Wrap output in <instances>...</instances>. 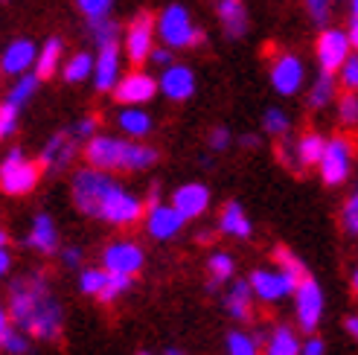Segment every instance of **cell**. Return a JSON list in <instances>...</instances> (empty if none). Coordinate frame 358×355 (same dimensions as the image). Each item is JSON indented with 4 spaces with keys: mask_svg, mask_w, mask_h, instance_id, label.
Here are the masks:
<instances>
[{
    "mask_svg": "<svg viewBox=\"0 0 358 355\" xmlns=\"http://www.w3.org/2000/svg\"><path fill=\"white\" fill-rule=\"evenodd\" d=\"M15 126H17V108L12 102H3L0 105V140L9 137L15 131Z\"/></svg>",
    "mask_w": 358,
    "mask_h": 355,
    "instance_id": "41",
    "label": "cell"
},
{
    "mask_svg": "<svg viewBox=\"0 0 358 355\" xmlns=\"http://www.w3.org/2000/svg\"><path fill=\"white\" fill-rule=\"evenodd\" d=\"M6 271H9V254H6V247H0V277Z\"/></svg>",
    "mask_w": 358,
    "mask_h": 355,
    "instance_id": "52",
    "label": "cell"
},
{
    "mask_svg": "<svg viewBox=\"0 0 358 355\" xmlns=\"http://www.w3.org/2000/svg\"><path fill=\"white\" fill-rule=\"evenodd\" d=\"M29 245L35 247V251L41 254H52L59 245V233H56V224H52L50 216H38L32 224V233H29Z\"/></svg>",
    "mask_w": 358,
    "mask_h": 355,
    "instance_id": "23",
    "label": "cell"
},
{
    "mask_svg": "<svg viewBox=\"0 0 358 355\" xmlns=\"http://www.w3.org/2000/svg\"><path fill=\"white\" fill-rule=\"evenodd\" d=\"M227 352L230 355H257V347H254V341H250L248 335L230 332L227 335Z\"/></svg>",
    "mask_w": 358,
    "mask_h": 355,
    "instance_id": "38",
    "label": "cell"
},
{
    "mask_svg": "<svg viewBox=\"0 0 358 355\" xmlns=\"http://www.w3.org/2000/svg\"><path fill=\"white\" fill-rule=\"evenodd\" d=\"M207 265H210V277H213V286L210 289H216L219 282L234 277V259H230L227 254H213Z\"/></svg>",
    "mask_w": 358,
    "mask_h": 355,
    "instance_id": "35",
    "label": "cell"
},
{
    "mask_svg": "<svg viewBox=\"0 0 358 355\" xmlns=\"http://www.w3.org/2000/svg\"><path fill=\"white\" fill-rule=\"evenodd\" d=\"M0 347H3L9 355H27L29 341H27V335H21V332H15V329H9V326H6L3 338H0Z\"/></svg>",
    "mask_w": 358,
    "mask_h": 355,
    "instance_id": "37",
    "label": "cell"
},
{
    "mask_svg": "<svg viewBox=\"0 0 358 355\" xmlns=\"http://www.w3.org/2000/svg\"><path fill=\"white\" fill-rule=\"evenodd\" d=\"M149 59H152L157 67H166V64H172V50H169V47H152V50H149Z\"/></svg>",
    "mask_w": 358,
    "mask_h": 355,
    "instance_id": "48",
    "label": "cell"
},
{
    "mask_svg": "<svg viewBox=\"0 0 358 355\" xmlns=\"http://www.w3.org/2000/svg\"><path fill=\"white\" fill-rule=\"evenodd\" d=\"M24 329H29L35 338H44V341L56 338V335L62 332V306L50 294H41Z\"/></svg>",
    "mask_w": 358,
    "mask_h": 355,
    "instance_id": "10",
    "label": "cell"
},
{
    "mask_svg": "<svg viewBox=\"0 0 358 355\" xmlns=\"http://www.w3.org/2000/svg\"><path fill=\"white\" fill-rule=\"evenodd\" d=\"M102 282H105V271H85L82 280H79V286H82L85 294H99Z\"/></svg>",
    "mask_w": 358,
    "mask_h": 355,
    "instance_id": "44",
    "label": "cell"
},
{
    "mask_svg": "<svg viewBox=\"0 0 358 355\" xmlns=\"http://www.w3.org/2000/svg\"><path fill=\"white\" fill-rule=\"evenodd\" d=\"M224 306H227V312L234 314V317L245 321V317L250 314V286H248V282H236V286L230 289Z\"/></svg>",
    "mask_w": 358,
    "mask_h": 355,
    "instance_id": "26",
    "label": "cell"
},
{
    "mask_svg": "<svg viewBox=\"0 0 358 355\" xmlns=\"http://www.w3.org/2000/svg\"><path fill=\"white\" fill-rule=\"evenodd\" d=\"M338 117H341L344 126H355V117H358V99L355 94H344L341 102H338Z\"/></svg>",
    "mask_w": 358,
    "mask_h": 355,
    "instance_id": "39",
    "label": "cell"
},
{
    "mask_svg": "<svg viewBox=\"0 0 358 355\" xmlns=\"http://www.w3.org/2000/svg\"><path fill=\"white\" fill-rule=\"evenodd\" d=\"M297 352H300V344L292 329L280 326L271 332V338H268V355H297Z\"/></svg>",
    "mask_w": 358,
    "mask_h": 355,
    "instance_id": "27",
    "label": "cell"
},
{
    "mask_svg": "<svg viewBox=\"0 0 358 355\" xmlns=\"http://www.w3.org/2000/svg\"><path fill=\"white\" fill-rule=\"evenodd\" d=\"M96 131V119L94 117H85L76 122V129H73V137H94Z\"/></svg>",
    "mask_w": 358,
    "mask_h": 355,
    "instance_id": "49",
    "label": "cell"
},
{
    "mask_svg": "<svg viewBox=\"0 0 358 355\" xmlns=\"http://www.w3.org/2000/svg\"><path fill=\"white\" fill-rule=\"evenodd\" d=\"M64 262L67 265H79L82 262V251H79V247H67V251H64Z\"/></svg>",
    "mask_w": 358,
    "mask_h": 355,
    "instance_id": "51",
    "label": "cell"
},
{
    "mask_svg": "<svg viewBox=\"0 0 358 355\" xmlns=\"http://www.w3.org/2000/svg\"><path fill=\"white\" fill-rule=\"evenodd\" d=\"M303 76H306V70H303V61L297 56H280L271 67V82L277 87V94L282 96H292L300 91V85H303Z\"/></svg>",
    "mask_w": 358,
    "mask_h": 355,
    "instance_id": "14",
    "label": "cell"
},
{
    "mask_svg": "<svg viewBox=\"0 0 358 355\" xmlns=\"http://www.w3.org/2000/svg\"><path fill=\"white\" fill-rule=\"evenodd\" d=\"M117 122H120V129H122L125 134H131V137H146V134L152 131V117H149L146 111H140V108H125V111H120Z\"/></svg>",
    "mask_w": 358,
    "mask_h": 355,
    "instance_id": "25",
    "label": "cell"
},
{
    "mask_svg": "<svg viewBox=\"0 0 358 355\" xmlns=\"http://www.w3.org/2000/svg\"><path fill=\"white\" fill-rule=\"evenodd\" d=\"M76 154V143L70 140L67 134H52L50 143L44 146L41 152V166H50V169H64Z\"/></svg>",
    "mask_w": 358,
    "mask_h": 355,
    "instance_id": "20",
    "label": "cell"
},
{
    "mask_svg": "<svg viewBox=\"0 0 358 355\" xmlns=\"http://www.w3.org/2000/svg\"><path fill=\"white\" fill-rule=\"evenodd\" d=\"M324 143L327 140L320 137V134H306V137H300V143H297V161L300 164H306V166H315L320 161V154H324Z\"/></svg>",
    "mask_w": 358,
    "mask_h": 355,
    "instance_id": "28",
    "label": "cell"
},
{
    "mask_svg": "<svg viewBox=\"0 0 358 355\" xmlns=\"http://www.w3.org/2000/svg\"><path fill=\"white\" fill-rule=\"evenodd\" d=\"M324 352H327V344L324 341H320V338H309L306 344L300 347L297 355H324Z\"/></svg>",
    "mask_w": 358,
    "mask_h": 355,
    "instance_id": "50",
    "label": "cell"
},
{
    "mask_svg": "<svg viewBox=\"0 0 358 355\" xmlns=\"http://www.w3.org/2000/svg\"><path fill=\"white\" fill-rule=\"evenodd\" d=\"M344 326H347V332H350V335H355V332H358V321H355V317H350V321H347Z\"/></svg>",
    "mask_w": 358,
    "mask_h": 355,
    "instance_id": "54",
    "label": "cell"
},
{
    "mask_svg": "<svg viewBox=\"0 0 358 355\" xmlns=\"http://www.w3.org/2000/svg\"><path fill=\"white\" fill-rule=\"evenodd\" d=\"M303 277H294L289 271H280V274H271V271H254L250 274V294H257L259 300H280L285 294H292L297 289V282Z\"/></svg>",
    "mask_w": 358,
    "mask_h": 355,
    "instance_id": "11",
    "label": "cell"
},
{
    "mask_svg": "<svg viewBox=\"0 0 358 355\" xmlns=\"http://www.w3.org/2000/svg\"><path fill=\"white\" fill-rule=\"evenodd\" d=\"M125 149L129 143L117 137H87L85 157L94 169H125Z\"/></svg>",
    "mask_w": 358,
    "mask_h": 355,
    "instance_id": "8",
    "label": "cell"
},
{
    "mask_svg": "<svg viewBox=\"0 0 358 355\" xmlns=\"http://www.w3.org/2000/svg\"><path fill=\"white\" fill-rule=\"evenodd\" d=\"M242 146H248V149L257 146V137H254V134H245V137H242Z\"/></svg>",
    "mask_w": 358,
    "mask_h": 355,
    "instance_id": "55",
    "label": "cell"
},
{
    "mask_svg": "<svg viewBox=\"0 0 358 355\" xmlns=\"http://www.w3.org/2000/svg\"><path fill=\"white\" fill-rule=\"evenodd\" d=\"M344 230L352 233V236L358 230V195H352V198L344 204Z\"/></svg>",
    "mask_w": 358,
    "mask_h": 355,
    "instance_id": "45",
    "label": "cell"
},
{
    "mask_svg": "<svg viewBox=\"0 0 358 355\" xmlns=\"http://www.w3.org/2000/svg\"><path fill=\"white\" fill-rule=\"evenodd\" d=\"M219 224H222L224 233H230V236H239V239H248L250 236V219L245 216L242 204H236V201H227L224 204Z\"/></svg>",
    "mask_w": 358,
    "mask_h": 355,
    "instance_id": "24",
    "label": "cell"
},
{
    "mask_svg": "<svg viewBox=\"0 0 358 355\" xmlns=\"http://www.w3.org/2000/svg\"><path fill=\"white\" fill-rule=\"evenodd\" d=\"M35 184H38V164L32 161H24V154L12 149L6 154L3 166H0V187H3V192L9 195H24L29 192Z\"/></svg>",
    "mask_w": 358,
    "mask_h": 355,
    "instance_id": "4",
    "label": "cell"
},
{
    "mask_svg": "<svg viewBox=\"0 0 358 355\" xmlns=\"http://www.w3.org/2000/svg\"><path fill=\"white\" fill-rule=\"evenodd\" d=\"M111 91H114L117 102H122V105H143L157 94V82L149 73L134 70V73H129L125 79H117V85L111 87Z\"/></svg>",
    "mask_w": 358,
    "mask_h": 355,
    "instance_id": "12",
    "label": "cell"
},
{
    "mask_svg": "<svg viewBox=\"0 0 358 355\" xmlns=\"http://www.w3.org/2000/svg\"><path fill=\"white\" fill-rule=\"evenodd\" d=\"M6 245V233H3V230H0V247H3Z\"/></svg>",
    "mask_w": 358,
    "mask_h": 355,
    "instance_id": "57",
    "label": "cell"
},
{
    "mask_svg": "<svg viewBox=\"0 0 358 355\" xmlns=\"http://www.w3.org/2000/svg\"><path fill=\"white\" fill-rule=\"evenodd\" d=\"M262 126H265L268 134L282 137L285 131H289V117H285L280 108H268V111H265V119H262Z\"/></svg>",
    "mask_w": 358,
    "mask_h": 355,
    "instance_id": "36",
    "label": "cell"
},
{
    "mask_svg": "<svg viewBox=\"0 0 358 355\" xmlns=\"http://www.w3.org/2000/svg\"><path fill=\"white\" fill-rule=\"evenodd\" d=\"M306 9H309L315 24H327L329 21V0H306Z\"/></svg>",
    "mask_w": 358,
    "mask_h": 355,
    "instance_id": "46",
    "label": "cell"
},
{
    "mask_svg": "<svg viewBox=\"0 0 358 355\" xmlns=\"http://www.w3.org/2000/svg\"><path fill=\"white\" fill-rule=\"evenodd\" d=\"M338 70H341V82H344L347 91H355V85H358V59L355 56H347V61L338 67Z\"/></svg>",
    "mask_w": 358,
    "mask_h": 355,
    "instance_id": "43",
    "label": "cell"
},
{
    "mask_svg": "<svg viewBox=\"0 0 358 355\" xmlns=\"http://www.w3.org/2000/svg\"><path fill=\"white\" fill-rule=\"evenodd\" d=\"M155 47V17L149 12H140L129 32H125V56L134 64H143L149 59V50Z\"/></svg>",
    "mask_w": 358,
    "mask_h": 355,
    "instance_id": "9",
    "label": "cell"
},
{
    "mask_svg": "<svg viewBox=\"0 0 358 355\" xmlns=\"http://www.w3.org/2000/svg\"><path fill=\"white\" fill-rule=\"evenodd\" d=\"M131 289V277L129 274H114V271H105V282H102V289H99V300L102 303H111V300H117L122 291H129Z\"/></svg>",
    "mask_w": 358,
    "mask_h": 355,
    "instance_id": "29",
    "label": "cell"
},
{
    "mask_svg": "<svg viewBox=\"0 0 358 355\" xmlns=\"http://www.w3.org/2000/svg\"><path fill=\"white\" fill-rule=\"evenodd\" d=\"M59 61H62V38H50L38 52H35V61H32L35 76L50 79L59 70Z\"/></svg>",
    "mask_w": 358,
    "mask_h": 355,
    "instance_id": "22",
    "label": "cell"
},
{
    "mask_svg": "<svg viewBox=\"0 0 358 355\" xmlns=\"http://www.w3.org/2000/svg\"><path fill=\"white\" fill-rule=\"evenodd\" d=\"M91 76L96 82V91H111L120 79V44H102L96 52V61Z\"/></svg>",
    "mask_w": 358,
    "mask_h": 355,
    "instance_id": "15",
    "label": "cell"
},
{
    "mask_svg": "<svg viewBox=\"0 0 358 355\" xmlns=\"http://www.w3.org/2000/svg\"><path fill=\"white\" fill-rule=\"evenodd\" d=\"M320 175L329 187L344 184L352 172V146L347 137H332L329 143H324V154H320Z\"/></svg>",
    "mask_w": 358,
    "mask_h": 355,
    "instance_id": "3",
    "label": "cell"
},
{
    "mask_svg": "<svg viewBox=\"0 0 358 355\" xmlns=\"http://www.w3.org/2000/svg\"><path fill=\"white\" fill-rule=\"evenodd\" d=\"M219 17L230 38H242L248 32V12L242 6V0H219Z\"/></svg>",
    "mask_w": 358,
    "mask_h": 355,
    "instance_id": "21",
    "label": "cell"
},
{
    "mask_svg": "<svg viewBox=\"0 0 358 355\" xmlns=\"http://www.w3.org/2000/svg\"><path fill=\"white\" fill-rule=\"evenodd\" d=\"M114 187L117 184L102 169H85V172H79L73 178V201H76V207L85 212V216H96L102 198Z\"/></svg>",
    "mask_w": 358,
    "mask_h": 355,
    "instance_id": "2",
    "label": "cell"
},
{
    "mask_svg": "<svg viewBox=\"0 0 358 355\" xmlns=\"http://www.w3.org/2000/svg\"><path fill=\"white\" fill-rule=\"evenodd\" d=\"M207 204H210V189L204 184H187L181 189H175V195H172V207L181 212L184 219L201 216Z\"/></svg>",
    "mask_w": 358,
    "mask_h": 355,
    "instance_id": "17",
    "label": "cell"
},
{
    "mask_svg": "<svg viewBox=\"0 0 358 355\" xmlns=\"http://www.w3.org/2000/svg\"><path fill=\"white\" fill-rule=\"evenodd\" d=\"M155 161H157V152L149 146L129 143V149H125V169H149Z\"/></svg>",
    "mask_w": 358,
    "mask_h": 355,
    "instance_id": "33",
    "label": "cell"
},
{
    "mask_svg": "<svg viewBox=\"0 0 358 355\" xmlns=\"http://www.w3.org/2000/svg\"><path fill=\"white\" fill-rule=\"evenodd\" d=\"M166 355H181V349H175V347H169V349H166Z\"/></svg>",
    "mask_w": 358,
    "mask_h": 355,
    "instance_id": "56",
    "label": "cell"
},
{
    "mask_svg": "<svg viewBox=\"0 0 358 355\" xmlns=\"http://www.w3.org/2000/svg\"><path fill=\"white\" fill-rule=\"evenodd\" d=\"M35 44L29 41V38H17V41H12L9 47H6V52H3V70L6 73H27V70L32 67V61H35Z\"/></svg>",
    "mask_w": 358,
    "mask_h": 355,
    "instance_id": "19",
    "label": "cell"
},
{
    "mask_svg": "<svg viewBox=\"0 0 358 355\" xmlns=\"http://www.w3.org/2000/svg\"><path fill=\"white\" fill-rule=\"evenodd\" d=\"M38 76H35V73H21V79H17V85L12 87V91H9V96H6V102H12L15 105V108H21V105L35 94V87H38Z\"/></svg>",
    "mask_w": 358,
    "mask_h": 355,
    "instance_id": "34",
    "label": "cell"
},
{
    "mask_svg": "<svg viewBox=\"0 0 358 355\" xmlns=\"http://www.w3.org/2000/svg\"><path fill=\"white\" fill-rule=\"evenodd\" d=\"M3 332H6V312L0 306V338H3Z\"/></svg>",
    "mask_w": 358,
    "mask_h": 355,
    "instance_id": "53",
    "label": "cell"
},
{
    "mask_svg": "<svg viewBox=\"0 0 358 355\" xmlns=\"http://www.w3.org/2000/svg\"><path fill=\"white\" fill-rule=\"evenodd\" d=\"M352 50V41L347 38L344 29H335V27H327L320 32L317 38V61H320V70L324 73H335L341 67Z\"/></svg>",
    "mask_w": 358,
    "mask_h": 355,
    "instance_id": "5",
    "label": "cell"
},
{
    "mask_svg": "<svg viewBox=\"0 0 358 355\" xmlns=\"http://www.w3.org/2000/svg\"><path fill=\"white\" fill-rule=\"evenodd\" d=\"M76 6L94 21V17H105V15L111 12L114 0H76Z\"/></svg>",
    "mask_w": 358,
    "mask_h": 355,
    "instance_id": "40",
    "label": "cell"
},
{
    "mask_svg": "<svg viewBox=\"0 0 358 355\" xmlns=\"http://www.w3.org/2000/svg\"><path fill=\"white\" fill-rule=\"evenodd\" d=\"M91 38L102 47V44H114V41H120V27L111 21L108 15L105 17H94L91 21Z\"/></svg>",
    "mask_w": 358,
    "mask_h": 355,
    "instance_id": "32",
    "label": "cell"
},
{
    "mask_svg": "<svg viewBox=\"0 0 358 355\" xmlns=\"http://www.w3.org/2000/svg\"><path fill=\"white\" fill-rule=\"evenodd\" d=\"M157 91H164L169 99L175 102H184L195 94V76L187 64H166L164 67V76L157 82Z\"/></svg>",
    "mask_w": 358,
    "mask_h": 355,
    "instance_id": "13",
    "label": "cell"
},
{
    "mask_svg": "<svg viewBox=\"0 0 358 355\" xmlns=\"http://www.w3.org/2000/svg\"><path fill=\"white\" fill-rule=\"evenodd\" d=\"M105 262V271H114V274H137L143 268V251L131 242H117L111 245L102 256Z\"/></svg>",
    "mask_w": 358,
    "mask_h": 355,
    "instance_id": "16",
    "label": "cell"
},
{
    "mask_svg": "<svg viewBox=\"0 0 358 355\" xmlns=\"http://www.w3.org/2000/svg\"><path fill=\"white\" fill-rule=\"evenodd\" d=\"M332 96H335V73H324V70H320L317 82L312 85L309 102L315 105V108H324V105H329Z\"/></svg>",
    "mask_w": 358,
    "mask_h": 355,
    "instance_id": "31",
    "label": "cell"
},
{
    "mask_svg": "<svg viewBox=\"0 0 358 355\" xmlns=\"http://www.w3.org/2000/svg\"><path fill=\"white\" fill-rule=\"evenodd\" d=\"M91 70H94L91 52H76V56L64 64V79L67 82H85L87 76H91Z\"/></svg>",
    "mask_w": 358,
    "mask_h": 355,
    "instance_id": "30",
    "label": "cell"
},
{
    "mask_svg": "<svg viewBox=\"0 0 358 355\" xmlns=\"http://www.w3.org/2000/svg\"><path fill=\"white\" fill-rule=\"evenodd\" d=\"M210 146L216 149V152L227 149V146H230V131H227V129H213V131H210Z\"/></svg>",
    "mask_w": 358,
    "mask_h": 355,
    "instance_id": "47",
    "label": "cell"
},
{
    "mask_svg": "<svg viewBox=\"0 0 358 355\" xmlns=\"http://www.w3.org/2000/svg\"><path fill=\"white\" fill-rule=\"evenodd\" d=\"M297 317H300V329L315 332L320 324V314H324V291L312 277H303L297 282Z\"/></svg>",
    "mask_w": 358,
    "mask_h": 355,
    "instance_id": "7",
    "label": "cell"
},
{
    "mask_svg": "<svg viewBox=\"0 0 358 355\" xmlns=\"http://www.w3.org/2000/svg\"><path fill=\"white\" fill-rule=\"evenodd\" d=\"M96 216L105 219V222H111V224H131V222H137L143 216V201H137L134 195H129L125 189L114 187L102 198Z\"/></svg>",
    "mask_w": 358,
    "mask_h": 355,
    "instance_id": "6",
    "label": "cell"
},
{
    "mask_svg": "<svg viewBox=\"0 0 358 355\" xmlns=\"http://www.w3.org/2000/svg\"><path fill=\"white\" fill-rule=\"evenodd\" d=\"M184 216L178 212L175 207H166V204H152V210H149V219H146V224H149V233L155 236V239H172V236H178V230L184 227Z\"/></svg>",
    "mask_w": 358,
    "mask_h": 355,
    "instance_id": "18",
    "label": "cell"
},
{
    "mask_svg": "<svg viewBox=\"0 0 358 355\" xmlns=\"http://www.w3.org/2000/svg\"><path fill=\"white\" fill-rule=\"evenodd\" d=\"M155 32L164 38V47L169 50H181V47H192L204 41V32L192 24L189 12L181 3H172L160 12V17L155 21Z\"/></svg>",
    "mask_w": 358,
    "mask_h": 355,
    "instance_id": "1",
    "label": "cell"
},
{
    "mask_svg": "<svg viewBox=\"0 0 358 355\" xmlns=\"http://www.w3.org/2000/svg\"><path fill=\"white\" fill-rule=\"evenodd\" d=\"M274 256H277V262L282 265V271H289V274H294V277H306V268H303V262H300L292 251H285V247H280V251H277Z\"/></svg>",
    "mask_w": 358,
    "mask_h": 355,
    "instance_id": "42",
    "label": "cell"
},
{
    "mask_svg": "<svg viewBox=\"0 0 358 355\" xmlns=\"http://www.w3.org/2000/svg\"><path fill=\"white\" fill-rule=\"evenodd\" d=\"M140 355H149V352H140Z\"/></svg>",
    "mask_w": 358,
    "mask_h": 355,
    "instance_id": "58",
    "label": "cell"
}]
</instances>
